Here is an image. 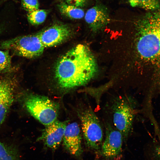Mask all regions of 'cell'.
I'll return each instance as SVG.
<instances>
[{
	"instance_id": "obj_1",
	"label": "cell",
	"mask_w": 160,
	"mask_h": 160,
	"mask_svg": "<svg viewBox=\"0 0 160 160\" xmlns=\"http://www.w3.org/2000/svg\"><path fill=\"white\" fill-rule=\"evenodd\" d=\"M98 72L95 59L89 48L83 44L73 47L57 61L55 77L58 86L69 89L84 86L94 79Z\"/></svg>"
},
{
	"instance_id": "obj_2",
	"label": "cell",
	"mask_w": 160,
	"mask_h": 160,
	"mask_svg": "<svg viewBox=\"0 0 160 160\" xmlns=\"http://www.w3.org/2000/svg\"><path fill=\"white\" fill-rule=\"evenodd\" d=\"M135 25L138 56L160 70V9L147 13L138 19Z\"/></svg>"
},
{
	"instance_id": "obj_3",
	"label": "cell",
	"mask_w": 160,
	"mask_h": 160,
	"mask_svg": "<svg viewBox=\"0 0 160 160\" xmlns=\"http://www.w3.org/2000/svg\"><path fill=\"white\" fill-rule=\"evenodd\" d=\"M78 116L87 146L93 151L100 152L103 142V131L98 117L90 107L81 110L79 112Z\"/></svg>"
},
{
	"instance_id": "obj_4",
	"label": "cell",
	"mask_w": 160,
	"mask_h": 160,
	"mask_svg": "<svg viewBox=\"0 0 160 160\" xmlns=\"http://www.w3.org/2000/svg\"><path fill=\"white\" fill-rule=\"evenodd\" d=\"M25 105L31 114L46 126L57 120L58 106L47 97L31 95L26 99Z\"/></svg>"
},
{
	"instance_id": "obj_5",
	"label": "cell",
	"mask_w": 160,
	"mask_h": 160,
	"mask_svg": "<svg viewBox=\"0 0 160 160\" xmlns=\"http://www.w3.org/2000/svg\"><path fill=\"white\" fill-rule=\"evenodd\" d=\"M1 47L17 55L30 58L41 55L45 48L38 34L21 36L7 40L1 43Z\"/></svg>"
},
{
	"instance_id": "obj_6",
	"label": "cell",
	"mask_w": 160,
	"mask_h": 160,
	"mask_svg": "<svg viewBox=\"0 0 160 160\" xmlns=\"http://www.w3.org/2000/svg\"><path fill=\"white\" fill-rule=\"evenodd\" d=\"M113 126L121 134L124 141L130 135L135 116L132 105L128 99L119 97L111 107Z\"/></svg>"
},
{
	"instance_id": "obj_7",
	"label": "cell",
	"mask_w": 160,
	"mask_h": 160,
	"mask_svg": "<svg viewBox=\"0 0 160 160\" xmlns=\"http://www.w3.org/2000/svg\"><path fill=\"white\" fill-rule=\"evenodd\" d=\"M105 136L100 151L105 158L113 160L121 154L123 140L121 132L108 122L105 124Z\"/></svg>"
},
{
	"instance_id": "obj_8",
	"label": "cell",
	"mask_w": 160,
	"mask_h": 160,
	"mask_svg": "<svg viewBox=\"0 0 160 160\" xmlns=\"http://www.w3.org/2000/svg\"><path fill=\"white\" fill-rule=\"evenodd\" d=\"M71 31L67 25L55 24L38 33L40 40L45 47L58 45L68 39Z\"/></svg>"
},
{
	"instance_id": "obj_9",
	"label": "cell",
	"mask_w": 160,
	"mask_h": 160,
	"mask_svg": "<svg viewBox=\"0 0 160 160\" xmlns=\"http://www.w3.org/2000/svg\"><path fill=\"white\" fill-rule=\"evenodd\" d=\"M67 122L56 120L46 126L37 141H42L44 146L53 150L57 149L63 140Z\"/></svg>"
},
{
	"instance_id": "obj_10",
	"label": "cell",
	"mask_w": 160,
	"mask_h": 160,
	"mask_svg": "<svg viewBox=\"0 0 160 160\" xmlns=\"http://www.w3.org/2000/svg\"><path fill=\"white\" fill-rule=\"evenodd\" d=\"M84 16L86 22L94 33L102 31L110 21L108 11L101 4H97L89 9Z\"/></svg>"
},
{
	"instance_id": "obj_11",
	"label": "cell",
	"mask_w": 160,
	"mask_h": 160,
	"mask_svg": "<svg viewBox=\"0 0 160 160\" xmlns=\"http://www.w3.org/2000/svg\"><path fill=\"white\" fill-rule=\"evenodd\" d=\"M81 140L80 129L76 122L66 125L62 140L64 148L71 154L76 156L81 154Z\"/></svg>"
},
{
	"instance_id": "obj_12",
	"label": "cell",
	"mask_w": 160,
	"mask_h": 160,
	"mask_svg": "<svg viewBox=\"0 0 160 160\" xmlns=\"http://www.w3.org/2000/svg\"><path fill=\"white\" fill-rule=\"evenodd\" d=\"M15 84L10 78L0 80V125L4 121L14 101Z\"/></svg>"
},
{
	"instance_id": "obj_13",
	"label": "cell",
	"mask_w": 160,
	"mask_h": 160,
	"mask_svg": "<svg viewBox=\"0 0 160 160\" xmlns=\"http://www.w3.org/2000/svg\"><path fill=\"white\" fill-rule=\"evenodd\" d=\"M57 7L62 15L71 19H81L85 15L84 11L81 8L69 5L65 2L60 3Z\"/></svg>"
},
{
	"instance_id": "obj_14",
	"label": "cell",
	"mask_w": 160,
	"mask_h": 160,
	"mask_svg": "<svg viewBox=\"0 0 160 160\" xmlns=\"http://www.w3.org/2000/svg\"><path fill=\"white\" fill-rule=\"evenodd\" d=\"M0 160H20L17 148L12 145L0 142Z\"/></svg>"
},
{
	"instance_id": "obj_15",
	"label": "cell",
	"mask_w": 160,
	"mask_h": 160,
	"mask_svg": "<svg viewBox=\"0 0 160 160\" xmlns=\"http://www.w3.org/2000/svg\"><path fill=\"white\" fill-rule=\"evenodd\" d=\"M132 7L143 9L150 11L160 9V0H128Z\"/></svg>"
},
{
	"instance_id": "obj_16",
	"label": "cell",
	"mask_w": 160,
	"mask_h": 160,
	"mask_svg": "<svg viewBox=\"0 0 160 160\" xmlns=\"http://www.w3.org/2000/svg\"><path fill=\"white\" fill-rule=\"evenodd\" d=\"M48 11L45 9H38L28 12L27 19L29 22L33 25H38L45 20Z\"/></svg>"
},
{
	"instance_id": "obj_17",
	"label": "cell",
	"mask_w": 160,
	"mask_h": 160,
	"mask_svg": "<svg viewBox=\"0 0 160 160\" xmlns=\"http://www.w3.org/2000/svg\"><path fill=\"white\" fill-rule=\"evenodd\" d=\"M8 50H0V73L9 69L11 66V57Z\"/></svg>"
},
{
	"instance_id": "obj_18",
	"label": "cell",
	"mask_w": 160,
	"mask_h": 160,
	"mask_svg": "<svg viewBox=\"0 0 160 160\" xmlns=\"http://www.w3.org/2000/svg\"><path fill=\"white\" fill-rule=\"evenodd\" d=\"M22 5L28 12L39 9V3L38 0H21Z\"/></svg>"
},
{
	"instance_id": "obj_19",
	"label": "cell",
	"mask_w": 160,
	"mask_h": 160,
	"mask_svg": "<svg viewBox=\"0 0 160 160\" xmlns=\"http://www.w3.org/2000/svg\"><path fill=\"white\" fill-rule=\"evenodd\" d=\"M66 4L76 7L81 8L84 7L87 0H64Z\"/></svg>"
},
{
	"instance_id": "obj_20",
	"label": "cell",
	"mask_w": 160,
	"mask_h": 160,
	"mask_svg": "<svg viewBox=\"0 0 160 160\" xmlns=\"http://www.w3.org/2000/svg\"><path fill=\"white\" fill-rule=\"evenodd\" d=\"M154 153L156 157L160 160V146H157L155 148Z\"/></svg>"
},
{
	"instance_id": "obj_21",
	"label": "cell",
	"mask_w": 160,
	"mask_h": 160,
	"mask_svg": "<svg viewBox=\"0 0 160 160\" xmlns=\"http://www.w3.org/2000/svg\"><path fill=\"white\" fill-rule=\"evenodd\" d=\"M0 32H1V31H0Z\"/></svg>"
}]
</instances>
